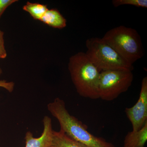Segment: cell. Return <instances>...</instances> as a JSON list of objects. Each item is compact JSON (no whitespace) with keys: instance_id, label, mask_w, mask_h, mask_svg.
<instances>
[{"instance_id":"cell-1","label":"cell","mask_w":147,"mask_h":147,"mask_svg":"<svg viewBox=\"0 0 147 147\" xmlns=\"http://www.w3.org/2000/svg\"><path fill=\"white\" fill-rule=\"evenodd\" d=\"M47 108L58 120L60 131L71 139L88 147H115L112 143L90 133L87 125L69 113L63 100L57 98L47 105Z\"/></svg>"},{"instance_id":"cell-2","label":"cell","mask_w":147,"mask_h":147,"mask_svg":"<svg viewBox=\"0 0 147 147\" xmlns=\"http://www.w3.org/2000/svg\"><path fill=\"white\" fill-rule=\"evenodd\" d=\"M68 69L76 91L81 96L92 99L99 98L100 72L86 53L79 52L70 57Z\"/></svg>"},{"instance_id":"cell-3","label":"cell","mask_w":147,"mask_h":147,"mask_svg":"<svg viewBox=\"0 0 147 147\" xmlns=\"http://www.w3.org/2000/svg\"><path fill=\"white\" fill-rule=\"evenodd\" d=\"M101 39L132 65L144 56L141 37L132 28L115 27L107 32Z\"/></svg>"},{"instance_id":"cell-4","label":"cell","mask_w":147,"mask_h":147,"mask_svg":"<svg viewBox=\"0 0 147 147\" xmlns=\"http://www.w3.org/2000/svg\"><path fill=\"white\" fill-rule=\"evenodd\" d=\"M86 54L99 71L125 69L132 71L134 66L121 57L101 38H91L86 41Z\"/></svg>"},{"instance_id":"cell-5","label":"cell","mask_w":147,"mask_h":147,"mask_svg":"<svg viewBox=\"0 0 147 147\" xmlns=\"http://www.w3.org/2000/svg\"><path fill=\"white\" fill-rule=\"evenodd\" d=\"M132 71L125 69L100 71L98 85L99 98L112 101L126 92L133 80Z\"/></svg>"},{"instance_id":"cell-6","label":"cell","mask_w":147,"mask_h":147,"mask_svg":"<svg viewBox=\"0 0 147 147\" xmlns=\"http://www.w3.org/2000/svg\"><path fill=\"white\" fill-rule=\"evenodd\" d=\"M127 117L132 125V131L142 129L147 122V77L142 80L139 99L131 108H125Z\"/></svg>"},{"instance_id":"cell-7","label":"cell","mask_w":147,"mask_h":147,"mask_svg":"<svg viewBox=\"0 0 147 147\" xmlns=\"http://www.w3.org/2000/svg\"><path fill=\"white\" fill-rule=\"evenodd\" d=\"M42 122L43 130L40 137L35 138L30 131L26 133L25 147H51L53 132L52 119L48 116H45L43 118Z\"/></svg>"},{"instance_id":"cell-8","label":"cell","mask_w":147,"mask_h":147,"mask_svg":"<svg viewBox=\"0 0 147 147\" xmlns=\"http://www.w3.org/2000/svg\"><path fill=\"white\" fill-rule=\"evenodd\" d=\"M147 141V122L140 130L129 131L125 137L124 147H144Z\"/></svg>"},{"instance_id":"cell-9","label":"cell","mask_w":147,"mask_h":147,"mask_svg":"<svg viewBox=\"0 0 147 147\" xmlns=\"http://www.w3.org/2000/svg\"><path fill=\"white\" fill-rule=\"evenodd\" d=\"M40 21L54 28L63 29L67 26L66 19L57 9H48Z\"/></svg>"},{"instance_id":"cell-10","label":"cell","mask_w":147,"mask_h":147,"mask_svg":"<svg viewBox=\"0 0 147 147\" xmlns=\"http://www.w3.org/2000/svg\"><path fill=\"white\" fill-rule=\"evenodd\" d=\"M51 147H88L67 136L60 130H53Z\"/></svg>"},{"instance_id":"cell-11","label":"cell","mask_w":147,"mask_h":147,"mask_svg":"<svg viewBox=\"0 0 147 147\" xmlns=\"http://www.w3.org/2000/svg\"><path fill=\"white\" fill-rule=\"evenodd\" d=\"M23 9L28 12L34 20L40 21L48 8L46 5L27 2L23 6Z\"/></svg>"},{"instance_id":"cell-12","label":"cell","mask_w":147,"mask_h":147,"mask_svg":"<svg viewBox=\"0 0 147 147\" xmlns=\"http://www.w3.org/2000/svg\"><path fill=\"white\" fill-rule=\"evenodd\" d=\"M112 3L115 7L123 5H131L147 8V0H113Z\"/></svg>"},{"instance_id":"cell-13","label":"cell","mask_w":147,"mask_h":147,"mask_svg":"<svg viewBox=\"0 0 147 147\" xmlns=\"http://www.w3.org/2000/svg\"><path fill=\"white\" fill-rule=\"evenodd\" d=\"M7 57V52L5 45L4 32L0 29V59H5Z\"/></svg>"},{"instance_id":"cell-14","label":"cell","mask_w":147,"mask_h":147,"mask_svg":"<svg viewBox=\"0 0 147 147\" xmlns=\"http://www.w3.org/2000/svg\"><path fill=\"white\" fill-rule=\"evenodd\" d=\"M18 1V0H0V18L9 7Z\"/></svg>"},{"instance_id":"cell-15","label":"cell","mask_w":147,"mask_h":147,"mask_svg":"<svg viewBox=\"0 0 147 147\" xmlns=\"http://www.w3.org/2000/svg\"><path fill=\"white\" fill-rule=\"evenodd\" d=\"M15 84L13 82H7L6 80H0V88H2L9 92H11L14 90Z\"/></svg>"},{"instance_id":"cell-16","label":"cell","mask_w":147,"mask_h":147,"mask_svg":"<svg viewBox=\"0 0 147 147\" xmlns=\"http://www.w3.org/2000/svg\"><path fill=\"white\" fill-rule=\"evenodd\" d=\"M3 73L2 69H1V68L0 67V75H1Z\"/></svg>"}]
</instances>
